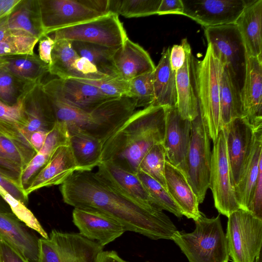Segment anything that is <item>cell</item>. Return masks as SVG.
Listing matches in <instances>:
<instances>
[{
  "mask_svg": "<svg viewBox=\"0 0 262 262\" xmlns=\"http://www.w3.org/2000/svg\"><path fill=\"white\" fill-rule=\"evenodd\" d=\"M0 237L30 262H37L39 238L13 213L0 212Z\"/></svg>",
  "mask_w": 262,
  "mask_h": 262,
  "instance_id": "obj_22",
  "label": "cell"
},
{
  "mask_svg": "<svg viewBox=\"0 0 262 262\" xmlns=\"http://www.w3.org/2000/svg\"><path fill=\"white\" fill-rule=\"evenodd\" d=\"M48 35L54 41L66 39L119 47L128 38L118 15L112 13L55 30Z\"/></svg>",
  "mask_w": 262,
  "mask_h": 262,
  "instance_id": "obj_10",
  "label": "cell"
},
{
  "mask_svg": "<svg viewBox=\"0 0 262 262\" xmlns=\"http://www.w3.org/2000/svg\"><path fill=\"white\" fill-rule=\"evenodd\" d=\"M161 0H109L108 12L127 18L157 14Z\"/></svg>",
  "mask_w": 262,
  "mask_h": 262,
  "instance_id": "obj_35",
  "label": "cell"
},
{
  "mask_svg": "<svg viewBox=\"0 0 262 262\" xmlns=\"http://www.w3.org/2000/svg\"><path fill=\"white\" fill-rule=\"evenodd\" d=\"M228 218L226 237L229 257L233 262H254L261 252L262 220L242 209Z\"/></svg>",
  "mask_w": 262,
  "mask_h": 262,
  "instance_id": "obj_9",
  "label": "cell"
},
{
  "mask_svg": "<svg viewBox=\"0 0 262 262\" xmlns=\"http://www.w3.org/2000/svg\"><path fill=\"white\" fill-rule=\"evenodd\" d=\"M0 212L3 213H12L7 202L0 195Z\"/></svg>",
  "mask_w": 262,
  "mask_h": 262,
  "instance_id": "obj_58",
  "label": "cell"
},
{
  "mask_svg": "<svg viewBox=\"0 0 262 262\" xmlns=\"http://www.w3.org/2000/svg\"><path fill=\"white\" fill-rule=\"evenodd\" d=\"M191 121L183 118L176 106L166 107L165 135L162 145L166 159L178 166L186 155L190 140Z\"/></svg>",
  "mask_w": 262,
  "mask_h": 262,
  "instance_id": "obj_20",
  "label": "cell"
},
{
  "mask_svg": "<svg viewBox=\"0 0 262 262\" xmlns=\"http://www.w3.org/2000/svg\"><path fill=\"white\" fill-rule=\"evenodd\" d=\"M183 5L182 0H161L157 14L183 15Z\"/></svg>",
  "mask_w": 262,
  "mask_h": 262,
  "instance_id": "obj_54",
  "label": "cell"
},
{
  "mask_svg": "<svg viewBox=\"0 0 262 262\" xmlns=\"http://www.w3.org/2000/svg\"><path fill=\"white\" fill-rule=\"evenodd\" d=\"M0 262H30L17 250L0 237Z\"/></svg>",
  "mask_w": 262,
  "mask_h": 262,
  "instance_id": "obj_49",
  "label": "cell"
},
{
  "mask_svg": "<svg viewBox=\"0 0 262 262\" xmlns=\"http://www.w3.org/2000/svg\"><path fill=\"white\" fill-rule=\"evenodd\" d=\"M186 59L183 66L176 71L177 105L181 116L192 121L199 114L198 101L192 68V52L187 38L183 39Z\"/></svg>",
  "mask_w": 262,
  "mask_h": 262,
  "instance_id": "obj_23",
  "label": "cell"
},
{
  "mask_svg": "<svg viewBox=\"0 0 262 262\" xmlns=\"http://www.w3.org/2000/svg\"><path fill=\"white\" fill-rule=\"evenodd\" d=\"M190 233L177 230L172 240L189 262H228L229 255L226 234L220 215L208 218L202 212L194 221Z\"/></svg>",
  "mask_w": 262,
  "mask_h": 262,
  "instance_id": "obj_5",
  "label": "cell"
},
{
  "mask_svg": "<svg viewBox=\"0 0 262 262\" xmlns=\"http://www.w3.org/2000/svg\"><path fill=\"white\" fill-rule=\"evenodd\" d=\"M262 159V127L255 130L253 150L245 172L234 187V193L240 208L247 211L258 174L259 164Z\"/></svg>",
  "mask_w": 262,
  "mask_h": 262,
  "instance_id": "obj_30",
  "label": "cell"
},
{
  "mask_svg": "<svg viewBox=\"0 0 262 262\" xmlns=\"http://www.w3.org/2000/svg\"><path fill=\"white\" fill-rule=\"evenodd\" d=\"M165 122V107L150 105L135 112L103 144L101 163L112 162L137 174L144 155L162 143Z\"/></svg>",
  "mask_w": 262,
  "mask_h": 262,
  "instance_id": "obj_2",
  "label": "cell"
},
{
  "mask_svg": "<svg viewBox=\"0 0 262 262\" xmlns=\"http://www.w3.org/2000/svg\"><path fill=\"white\" fill-rule=\"evenodd\" d=\"M40 83H28L20 97L24 116L18 124L28 137L37 131L49 132L57 121L52 105L43 91Z\"/></svg>",
  "mask_w": 262,
  "mask_h": 262,
  "instance_id": "obj_14",
  "label": "cell"
},
{
  "mask_svg": "<svg viewBox=\"0 0 262 262\" xmlns=\"http://www.w3.org/2000/svg\"><path fill=\"white\" fill-rule=\"evenodd\" d=\"M183 15L205 27L235 24L247 0H182Z\"/></svg>",
  "mask_w": 262,
  "mask_h": 262,
  "instance_id": "obj_15",
  "label": "cell"
},
{
  "mask_svg": "<svg viewBox=\"0 0 262 262\" xmlns=\"http://www.w3.org/2000/svg\"><path fill=\"white\" fill-rule=\"evenodd\" d=\"M37 262H97L103 247L80 233L53 229L48 238H39Z\"/></svg>",
  "mask_w": 262,
  "mask_h": 262,
  "instance_id": "obj_8",
  "label": "cell"
},
{
  "mask_svg": "<svg viewBox=\"0 0 262 262\" xmlns=\"http://www.w3.org/2000/svg\"><path fill=\"white\" fill-rule=\"evenodd\" d=\"M204 34L214 55L236 80L242 90L247 55L236 25L205 27Z\"/></svg>",
  "mask_w": 262,
  "mask_h": 262,
  "instance_id": "obj_11",
  "label": "cell"
},
{
  "mask_svg": "<svg viewBox=\"0 0 262 262\" xmlns=\"http://www.w3.org/2000/svg\"><path fill=\"white\" fill-rule=\"evenodd\" d=\"M6 70L0 69V100L8 105L17 102L27 84Z\"/></svg>",
  "mask_w": 262,
  "mask_h": 262,
  "instance_id": "obj_42",
  "label": "cell"
},
{
  "mask_svg": "<svg viewBox=\"0 0 262 262\" xmlns=\"http://www.w3.org/2000/svg\"><path fill=\"white\" fill-rule=\"evenodd\" d=\"M109 0H38L45 35L108 12Z\"/></svg>",
  "mask_w": 262,
  "mask_h": 262,
  "instance_id": "obj_7",
  "label": "cell"
},
{
  "mask_svg": "<svg viewBox=\"0 0 262 262\" xmlns=\"http://www.w3.org/2000/svg\"><path fill=\"white\" fill-rule=\"evenodd\" d=\"M138 177L149 193L152 205L161 209L168 211L178 218H181L182 212L172 199L167 189L159 182L145 172L139 170Z\"/></svg>",
  "mask_w": 262,
  "mask_h": 262,
  "instance_id": "obj_36",
  "label": "cell"
},
{
  "mask_svg": "<svg viewBox=\"0 0 262 262\" xmlns=\"http://www.w3.org/2000/svg\"><path fill=\"white\" fill-rule=\"evenodd\" d=\"M207 127L199 115L191 121L189 147L183 162L177 167L182 172L195 193L203 203L209 188L211 151Z\"/></svg>",
  "mask_w": 262,
  "mask_h": 262,
  "instance_id": "obj_6",
  "label": "cell"
},
{
  "mask_svg": "<svg viewBox=\"0 0 262 262\" xmlns=\"http://www.w3.org/2000/svg\"><path fill=\"white\" fill-rule=\"evenodd\" d=\"M49 132L37 131L30 135L29 141L34 150L38 152L43 146Z\"/></svg>",
  "mask_w": 262,
  "mask_h": 262,
  "instance_id": "obj_55",
  "label": "cell"
},
{
  "mask_svg": "<svg viewBox=\"0 0 262 262\" xmlns=\"http://www.w3.org/2000/svg\"><path fill=\"white\" fill-rule=\"evenodd\" d=\"M76 164L70 145L59 146L25 189L26 196L40 188L61 185L75 171Z\"/></svg>",
  "mask_w": 262,
  "mask_h": 262,
  "instance_id": "obj_18",
  "label": "cell"
},
{
  "mask_svg": "<svg viewBox=\"0 0 262 262\" xmlns=\"http://www.w3.org/2000/svg\"><path fill=\"white\" fill-rule=\"evenodd\" d=\"M38 42V56L42 62L49 66L52 62L51 53L55 41L50 36L46 35L39 39Z\"/></svg>",
  "mask_w": 262,
  "mask_h": 262,
  "instance_id": "obj_52",
  "label": "cell"
},
{
  "mask_svg": "<svg viewBox=\"0 0 262 262\" xmlns=\"http://www.w3.org/2000/svg\"><path fill=\"white\" fill-rule=\"evenodd\" d=\"M261 252L256 257L254 262H262Z\"/></svg>",
  "mask_w": 262,
  "mask_h": 262,
  "instance_id": "obj_59",
  "label": "cell"
},
{
  "mask_svg": "<svg viewBox=\"0 0 262 262\" xmlns=\"http://www.w3.org/2000/svg\"><path fill=\"white\" fill-rule=\"evenodd\" d=\"M247 211L262 220V159L259 162L257 180Z\"/></svg>",
  "mask_w": 262,
  "mask_h": 262,
  "instance_id": "obj_44",
  "label": "cell"
},
{
  "mask_svg": "<svg viewBox=\"0 0 262 262\" xmlns=\"http://www.w3.org/2000/svg\"><path fill=\"white\" fill-rule=\"evenodd\" d=\"M21 0H0V21L9 15Z\"/></svg>",
  "mask_w": 262,
  "mask_h": 262,
  "instance_id": "obj_56",
  "label": "cell"
},
{
  "mask_svg": "<svg viewBox=\"0 0 262 262\" xmlns=\"http://www.w3.org/2000/svg\"><path fill=\"white\" fill-rule=\"evenodd\" d=\"M165 151L162 143L157 144L144 155L140 163L139 170L152 178L167 189L165 177Z\"/></svg>",
  "mask_w": 262,
  "mask_h": 262,
  "instance_id": "obj_37",
  "label": "cell"
},
{
  "mask_svg": "<svg viewBox=\"0 0 262 262\" xmlns=\"http://www.w3.org/2000/svg\"><path fill=\"white\" fill-rule=\"evenodd\" d=\"M0 195L9 205L12 212L25 225L37 232L42 237L48 238L49 235L33 213L26 205L16 199L0 185Z\"/></svg>",
  "mask_w": 262,
  "mask_h": 262,
  "instance_id": "obj_41",
  "label": "cell"
},
{
  "mask_svg": "<svg viewBox=\"0 0 262 262\" xmlns=\"http://www.w3.org/2000/svg\"><path fill=\"white\" fill-rule=\"evenodd\" d=\"M235 24L247 56L262 59V0H247Z\"/></svg>",
  "mask_w": 262,
  "mask_h": 262,
  "instance_id": "obj_25",
  "label": "cell"
},
{
  "mask_svg": "<svg viewBox=\"0 0 262 262\" xmlns=\"http://www.w3.org/2000/svg\"><path fill=\"white\" fill-rule=\"evenodd\" d=\"M241 97L244 117L254 130L262 127V59L247 56Z\"/></svg>",
  "mask_w": 262,
  "mask_h": 262,
  "instance_id": "obj_19",
  "label": "cell"
},
{
  "mask_svg": "<svg viewBox=\"0 0 262 262\" xmlns=\"http://www.w3.org/2000/svg\"><path fill=\"white\" fill-rule=\"evenodd\" d=\"M0 24L8 29L24 32L39 40L45 35L41 25L38 0H21Z\"/></svg>",
  "mask_w": 262,
  "mask_h": 262,
  "instance_id": "obj_27",
  "label": "cell"
},
{
  "mask_svg": "<svg viewBox=\"0 0 262 262\" xmlns=\"http://www.w3.org/2000/svg\"><path fill=\"white\" fill-rule=\"evenodd\" d=\"M0 133L11 140L32 148L28 137L17 123L0 120Z\"/></svg>",
  "mask_w": 262,
  "mask_h": 262,
  "instance_id": "obj_47",
  "label": "cell"
},
{
  "mask_svg": "<svg viewBox=\"0 0 262 262\" xmlns=\"http://www.w3.org/2000/svg\"><path fill=\"white\" fill-rule=\"evenodd\" d=\"M43 155L37 152L23 170L20 177V185L25 189L36 174L49 161Z\"/></svg>",
  "mask_w": 262,
  "mask_h": 262,
  "instance_id": "obj_45",
  "label": "cell"
},
{
  "mask_svg": "<svg viewBox=\"0 0 262 262\" xmlns=\"http://www.w3.org/2000/svg\"><path fill=\"white\" fill-rule=\"evenodd\" d=\"M220 115L222 127L235 118L244 117L241 88L224 67L221 85Z\"/></svg>",
  "mask_w": 262,
  "mask_h": 262,
  "instance_id": "obj_32",
  "label": "cell"
},
{
  "mask_svg": "<svg viewBox=\"0 0 262 262\" xmlns=\"http://www.w3.org/2000/svg\"><path fill=\"white\" fill-rule=\"evenodd\" d=\"M71 43L78 55L89 60L99 72L108 77H119L114 61V54L119 47L78 41H72Z\"/></svg>",
  "mask_w": 262,
  "mask_h": 262,
  "instance_id": "obj_33",
  "label": "cell"
},
{
  "mask_svg": "<svg viewBox=\"0 0 262 262\" xmlns=\"http://www.w3.org/2000/svg\"><path fill=\"white\" fill-rule=\"evenodd\" d=\"M96 174L114 189L134 201L151 205V198L136 173L110 162H101Z\"/></svg>",
  "mask_w": 262,
  "mask_h": 262,
  "instance_id": "obj_21",
  "label": "cell"
},
{
  "mask_svg": "<svg viewBox=\"0 0 262 262\" xmlns=\"http://www.w3.org/2000/svg\"><path fill=\"white\" fill-rule=\"evenodd\" d=\"M39 39L21 32H17L0 41V57L34 55V49Z\"/></svg>",
  "mask_w": 262,
  "mask_h": 262,
  "instance_id": "obj_38",
  "label": "cell"
},
{
  "mask_svg": "<svg viewBox=\"0 0 262 262\" xmlns=\"http://www.w3.org/2000/svg\"><path fill=\"white\" fill-rule=\"evenodd\" d=\"M97 262H128L119 256L115 251H102Z\"/></svg>",
  "mask_w": 262,
  "mask_h": 262,
  "instance_id": "obj_57",
  "label": "cell"
},
{
  "mask_svg": "<svg viewBox=\"0 0 262 262\" xmlns=\"http://www.w3.org/2000/svg\"><path fill=\"white\" fill-rule=\"evenodd\" d=\"M79 57L71 41L55 40L51 53L52 62L49 66V73L63 79L80 78L74 68V63Z\"/></svg>",
  "mask_w": 262,
  "mask_h": 262,
  "instance_id": "obj_34",
  "label": "cell"
},
{
  "mask_svg": "<svg viewBox=\"0 0 262 262\" xmlns=\"http://www.w3.org/2000/svg\"><path fill=\"white\" fill-rule=\"evenodd\" d=\"M0 69L30 83L42 82L44 76L49 73V65L35 54L0 57Z\"/></svg>",
  "mask_w": 262,
  "mask_h": 262,
  "instance_id": "obj_29",
  "label": "cell"
},
{
  "mask_svg": "<svg viewBox=\"0 0 262 262\" xmlns=\"http://www.w3.org/2000/svg\"><path fill=\"white\" fill-rule=\"evenodd\" d=\"M36 152L31 147L10 140L0 133V157L20 166L24 170Z\"/></svg>",
  "mask_w": 262,
  "mask_h": 262,
  "instance_id": "obj_39",
  "label": "cell"
},
{
  "mask_svg": "<svg viewBox=\"0 0 262 262\" xmlns=\"http://www.w3.org/2000/svg\"><path fill=\"white\" fill-rule=\"evenodd\" d=\"M114 61L119 77L126 81L152 72L155 68L148 53L128 37L117 49Z\"/></svg>",
  "mask_w": 262,
  "mask_h": 262,
  "instance_id": "obj_24",
  "label": "cell"
},
{
  "mask_svg": "<svg viewBox=\"0 0 262 262\" xmlns=\"http://www.w3.org/2000/svg\"><path fill=\"white\" fill-rule=\"evenodd\" d=\"M46 82L66 103L86 113L91 112L113 98L105 95L95 86L76 79L57 78Z\"/></svg>",
  "mask_w": 262,
  "mask_h": 262,
  "instance_id": "obj_17",
  "label": "cell"
},
{
  "mask_svg": "<svg viewBox=\"0 0 262 262\" xmlns=\"http://www.w3.org/2000/svg\"><path fill=\"white\" fill-rule=\"evenodd\" d=\"M74 68L80 74L81 79H99L108 77L99 72L87 59L80 56L75 60Z\"/></svg>",
  "mask_w": 262,
  "mask_h": 262,
  "instance_id": "obj_48",
  "label": "cell"
},
{
  "mask_svg": "<svg viewBox=\"0 0 262 262\" xmlns=\"http://www.w3.org/2000/svg\"><path fill=\"white\" fill-rule=\"evenodd\" d=\"M73 222L84 237L104 247L126 231L119 222L98 211L74 208Z\"/></svg>",
  "mask_w": 262,
  "mask_h": 262,
  "instance_id": "obj_16",
  "label": "cell"
},
{
  "mask_svg": "<svg viewBox=\"0 0 262 262\" xmlns=\"http://www.w3.org/2000/svg\"><path fill=\"white\" fill-rule=\"evenodd\" d=\"M0 185L16 199L26 205L28 196L25 193V189L11 179L0 173Z\"/></svg>",
  "mask_w": 262,
  "mask_h": 262,
  "instance_id": "obj_50",
  "label": "cell"
},
{
  "mask_svg": "<svg viewBox=\"0 0 262 262\" xmlns=\"http://www.w3.org/2000/svg\"><path fill=\"white\" fill-rule=\"evenodd\" d=\"M23 170L18 165L0 157V173L11 179L21 187L20 177Z\"/></svg>",
  "mask_w": 262,
  "mask_h": 262,
  "instance_id": "obj_51",
  "label": "cell"
},
{
  "mask_svg": "<svg viewBox=\"0 0 262 262\" xmlns=\"http://www.w3.org/2000/svg\"><path fill=\"white\" fill-rule=\"evenodd\" d=\"M186 51L183 43L174 45L170 49L169 62L172 70L176 72L184 64L186 59Z\"/></svg>",
  "mask_w": 262,
  "mask_h": 262,
  "instance_id": "obj_53",
  "label": "cell"
},
{
  "mask_svg": "<svg viewBox=\"0 0 262 262\" xmlns=\"http://www.w3.org/2000/svg\"><path fill=\"white\" fill-rule=\"evenodd\" d=\"M135 99L123 96L108 100L90 113L72 107L66 114L63 123L69 134L82 133L103 143L134 113Z\"/></svg>",
  "mask_w": 262,
  "mask_h": 262,
  "instance_id": "obj_3",
  "label": "cell"
},
{
  "mask_svg": "<svg viewBox=\"0 0 262 262\" xmlns=\"http://www.w3.org/2000/svg\"><path fill=\"white\" fill-rule=\"evenodd\" d=\"M76 79L95 86L104 94L111 98L129 96V81L124 80L119 77H107L99 79Z\"/></svg>",
  "mask_w": 262,
  "mask_h": 262,
  "instance_id": "obj_43",
  "label": "cell"
},
{
  "mask_svg": "<svg viewBox=\"0 0 262 262\" xmlns=\"http://www.w3.org/2000/svg\"><path fill=\"white\" fill-rule=\"evenodd\" d=\"M153 72L139 76L129 81V97L135 99L137 107H146L154 103Z\"/></svg>",
  "mask_w": 262,
  "mask_h": 262,
  "instance_id": "obj_40",
  "label": "cell"
},
{
  "mask_svg": "<svg viewBox=\"0 0 262 262\" xmlns=\"http://www.w3.org/2000/svg\"><path fill=\"white\" fill-rule=\"evenodd\" d=\"M231 182L234 187L241 180L253 150L255 130L245 117L235 118L224 126Z\"/></svg>",
  "mask_w": 262,
  "mask_h": 262,
  "instance_id": "obj_13",
  "label": "cell"
},
{
  "mask_svg": "<svg viewBox=\"0 0 262 262\" xmlns=\"http://www.w3.org/2000/svg\"><path fill=\"white\" fill-rule=\"evenodd\" d=\"M71 146L77 166L76 171H92L101 163L103 143L82 133L70 134Z\"/></svg>",
  "mask_w": 262,
  "mask_h": 262,
  "instance_id": "obj_31",
  "label": "cell"
},
{
  "mask_svg": "<svg viewBox=\"0 0 262 262\" xmlns=\"http://www.w3.org/2000/svg\"><path fill=\"white\" fill-rule=\"evenodd\" d=\"M23 105L20 97L16 103L12 105L0 100L1 121L20 124L23 121Z\"/></svg>",
  "mask_w": 262,
  "mask_h": 262,
  "instance_id": "obj_46",
  "label": "cell"
},
{
  "mask_svg": "<svg viewBox=\"0 0 262 262\" xmlns=\"http://www.w3.org/2000/svg\"><path fill=\"white\" fill-rule=\"evenodd\" d=\"M165 177L167 191L183 215L194 221L198 219V200L182 172L166 159Z\"/></svg>",
  "mask_w": 262,
  "mask_h": 262,
  "instance_id": "obj_26",
  "label": "cell"
},
{
  "mask_svg": "<svg viewBox=\"0 0 262 262\" xmlns=\"http://www.w3.org/2000/svg\"><path fill=\"white\" fill-rule=\"evenodd\" d=\"M63 202L102 213L126 229L150 239H171L177 228L162 210L121 194L92 171H75L61 184Z\"/></svg>",
  "mask_w": 262,
  "mask_h": 262,
  "instance_id": "obj_1",
  "label": "cell"
},
{
  "mask_svg": "<svg viewBox=\"0 0 262 262\" xmlns=\"http://www.w3.org/2000/svg\"><path fill=\"white\" fill-rule=\"evenodd\" d=\"M170 48L162 54L153 72L155 100L153 105L165 107L177 105L176 72L169 62Z\"/></svg>",
  "mask_w": 262,
  "mask_h": 262,
  "instance_id": "obj_28",
  "label": "cell"
},
{
  "mask_svg": "<svg viewBox=\"0 0 262 262\" xmlns=\"http://www.w3.org/2000/svg\"><path fill=\"white\" fill-rule=\"evenodd\" d=\"M209 188L213 195L218 212L227 217L240 209L231 179L226 140L223 128L213 143L211 152Z\"/></svg>",
  "mask_w": 262,
  "mask_h": 262,
  "instance_id": "obj_12",
  "label": "cell"
},
{
  "mask_svg": "<svg viewBox=\"0 0 262 262\" xmlns=\"http://www.w3.org/2000/svg\"><path fill=\"white\" fill-rule=\"evenodd\" d=\"M192 68L200 114L214 143L222 128L220 115L221 85L224 66L208 43L202 60L192 56Z\"/></svg>",
  "mask_w": 262,
  "mask_h": 262,
  "instance_id": "obj_4",
  "label": "cell"
}]
</instances>
